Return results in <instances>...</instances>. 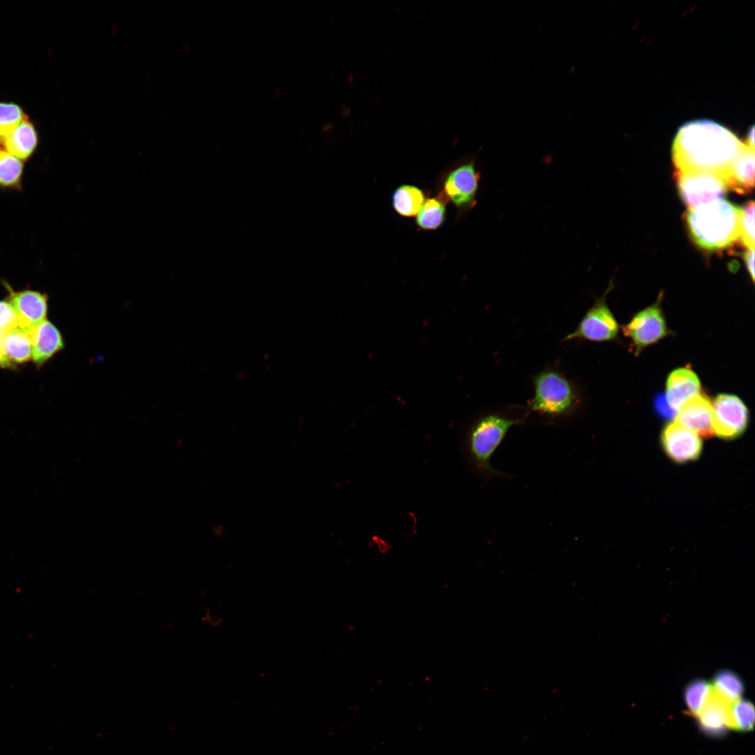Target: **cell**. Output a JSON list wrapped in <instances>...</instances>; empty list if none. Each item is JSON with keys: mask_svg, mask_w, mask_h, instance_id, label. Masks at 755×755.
Returning <instances> with one entry per match:
<instances>
[{"mask_svg": "<svg viewBox=\"0 0 755 755\" xmlns=\"http://www.w3.org/2000/svg\"><path fill=\"white\" fill-rule=\"evenodd\" d=\"M745 143L727 127L710 120L686 122L672 144L676 173L708 172L723 177Z\"/></svg>", "mask_w": 755, "mask_h": 755, "instance_id": "6da1fadb", "label": "cell"}, {"mask_svg": "<svg viewBox=\"0 0 755 755\" xmlns=\"http://www.w3.org/2000/svg\"><path fill=\"white\" fill-rule=\"evenodd\" d=\"M741 208L723 199L688 209L684 222L693 243L707 252L732 246L740 238Z\"/></svg>", "mask_w": 755, "mask_h": 755, "instance_id": "7a4b0ae2", "label": "cell"}, {"mask_svg": "<svg viewBox=\"0 0 755 755\" xmlns=\"http://www.w3.org/2000/svg\"><path fill=\"white\" fill-rule=\"evenodd\" d=\"M533 398L529 409L550 419L572 416L582 402L576 384L559 369L547 368L532 378Z\"/></svg>", "mask_w": 755, "mask_h": 755, "instance_id": "3957f363", "label": "cell"}, {"mask_svg": "<svg viewBox=\"0 0 755 755\" xmlns=\"http://www.w3.org/2000/svg\"><path fill=\"white\" fill-rule=\"evenodd\" d=\"M522 423L520 418L499 412L483 415L473 423L466 435V447L476 470L490 477L503 474L493 468L491 459L510 428Z\"/></svg>", "mask_w": 755, "mask_h": 755, "instance_id": "277c9868", "label": "cell"}, {"mask_svg": "<svg viewBox=\"0 0 755 755\" xmlns=\"http://www.w3.org/2000/svg\"><path fill=\"white\" fill-rule=\"evenodd\" d=\"M662 296L661 292L654 303L637 312L628 323L621 326L623 333L632 342L635 356L672 333L661 306Z\"/></svg>", "mask_w": 755, "mask_h": 755, "instance_id": "5b68a950", "label": "cell"}, {"mask_svg": "<svg viewBox=\"0 0 755 755\" xmlns=\"http://www.w3.org/2000/svg\"><path fill=\"white\" fill-rule=\"evenodd\" d=\"M612 286L610 284L604 294L595 301L577 327L563 338V341L608 342L617 338L619 324L606 302V296Z\"/></svg>", "mask_w": 755, "mask_h": 755, "instance_id": "8992f818", "label": "cell"}, {"mask_svg": "<svg viewBox=\"0 0 755 755\" xmlns=\"http://www.w3.org/2000/svg\"><path fill=\"white\" fill-rule=\"evenodd\" d=\"M679 195L689 209L722 199L728 190L720 175L708 172H675Z\"/></svg>", "mask_w": 755, "mask_h": 755, "instance_id": "52a82bcc", "label": "cell"}, {"mask_svg": "<svg viewBox=\"0 0 755 755\" xmlns=\"http://www.w3.org/2000/svg\"><path fill=\"white\" fill-rule=\"evenodd\" d=\"M713 430L719 438L732 440L746 431L749 419V410L737 396L719 394L713 401Z\"/></svg>", "mask_w": 755, "mask_h": 755, "instance_id": "ba28073f", "label": "cell"}, {"mask_svg": "<svg viewBox=\"0 0 755 755\" xmlns=\"http://www.w3.org/2000/svg\"><path fill=\"white\" fill-rule=\"evenodd\" d=\"M660 440L666 456L679 464L698 459L703 450L700 436L675 421L665 426Z\"/></svg>", "mask_w": 755, "mask_h": 755, "instance_id": "9c48e42d", "label": "cell"}, {"mask_svg": "<svg viewBox=\"0 0 755 755\" xmlns=\"http://www.w3.org/2000/svg\"><path fill=\"white\" fill-rule=\"evenodd\" d=\"M480 180L475 161L469 159L449 172L443 182V192L456 207L468 208L475 204Z\"/></svg>", "mask_w": 755, "mask_h": 755, "instance_id": "30bf717a", "label": "cell"}, {"mask_svg": "<svg viewBox=\"0 0 755 755\" xmlns=\"http://www.w3.org/2000/svg\"><path fill=\"white\" fill-rule=\"evenodd\" d=\"M8 301L13 305L18 318V328L29 329L45 321L48 312V296L40 292L25 289L13 290L8 284Z\"/></svg>", "mask_w": 755, "mask_h": 755, "instance_id": "8fae6325", "label": "cell"}, {"mask_svg": "<svg viewBox=\"0 0 755 755\" xmlns=\"http://www.w3.org/2000/svg\"><path fill=\"white\" fill-rule=\"evenodd\" d=\"M675 422L704 438L714 435L713 409L710 398L699 393L685 401L677 410Z\"/></svg>", "mask_w": 755, "mask_h": 755, "instance_id": "7c38bea8", "label": "cell"}, {"mask_svg": "<svg viewBox=\"0 0 755 755\" xmlns=\"http://www.w3.org/2000/svg\"><path fill=\"white\" fill-rule=\"evenodd\" d=\"M731 704L712 689L705 704L696 716L700 729L705 735L717 738L724 736L728 729H733Z\"/></svg>", "mask_w": 755, "mask_h": 755, "instance_id": "4fadbf2b", "label": "cell"}, {"mask_svg": "<svg viewBox=\"0 0 755 755\" xmlns=\"http://www.w3.org/2000/svg\"><path fill=\"white\" fill-rule=\"evenodd\" d=\"M27 329L32 345L31 360L37 368H41L64 347L61 332L48 319Z\"/></svg>", "mask_w": 755, "mask_h": 755, "instance_id": "5bb4252c", "label": "cell"}, {"mask_svg": "<svg viewBox=\"0 0 755 755\" xmlns=\"http://www.w3.org/2000/svg\"><path fill=\"white\" fill-rule=\"evenodd\" d=\"M754 148L745 142L740 152L724 176L728 189L749 194L754 187Z\"/></svg>", "mask_w": 755, "mask_h": 755, "instance_id": "9a60e30c", "label": "cell"}, {"mask_svg": "<svg viewBox=\"0 0 755 755\" xmlns=\"http://www.w3.org/2000/svg\"><path fill=\"white\" fill-rule=\"evenodd\" d=\"M700 382L688 366L673 371L667 378L666 398L669 406L677 412L688 399L700 391Z\"/></svg>", "mask_w": 755, "mask_h": 755, "instance_id": "2e32d148", "label": "cell"}, {"mask_svg": "<svg viewBox=\"0 0 755 755\" xmlns=\"http://www.w3.org/2000/svg\"><path fill=\"white\" fill-rule=\"evenodd\" d=\"M38 141L36 129L33 123L26 117L1 143L4 150L23 161L33 154Z\"/></svg>", "mask_w": 755, "mask_h": 755, "instance_id": "e0dca14e", "label": "cell"}, {"mask_svg": "<svg viewBox=\"0 0 755 755\" xmlns=\"http://www.w3.org/2000/svg\"><path fill=\"white\" fill-rule=\"evenodd\" d=\"M3 340L6 355L15 368L31 360L32 345L27 329L17 328L3 336Z\"/></svg>", "mask_w": 755, "mask_h": 755, "instance_id": "ac0fdd59", "label": "cell"}, {"mask_svg": "<svg viewBox=\"0 0 755 755\" xmlns=\"http://www.w3.org/2000/svg\"><path fill=\"white\" fill-rule=\"evenodd\" d=\"M424 201V193L415 185H402L392 194L393 208L403 217L416 216Z\"/></svg>", "mask_w": 755, "mask_h": 755, "instance_id": "d6986e66", "label": "cell"}, {"mask_svg": "<svg viewBox=\"0 0 755 755\" xmlns=\"http://www.w3.org/2000/svg\"><path fill=\"white\" fill-rule=\"evenodd\" d=\"M446 208L442 199L436 197L425 200L416 215V224L424 230L440 227L445 218Z\"/></svg>", "mask_w": 755, "mask_h": 755, "instance_id": "ffe728a7", "label": "cell"}, {"mask_svg": "<svg viewBox=\"0 0 755 755\" xmlns=\"http://www.w3.org/2000/svg\"><path fill=\"white\" fill-rule=\"evenodd\" d=\"M23 161L0 148V187L17 188L21 185Z\"/></svg>", "mask_w": 755, "mask_h": 755, "instance_id": "44dd1931", "label": "cell"}, {"mask_svg": "<svg viewBox=\"0 0 755 755\" xmlns=\"http://www.w3.org/2000/svg\"><path fill=\"white\" fill-rule=\"evenodd\" d=\"M714 691L730 703L740 699L744 687L740 679L733 673L722 671L714 680Z\"/></svg>", "mask_w": 755, "mask_h": 755, "instance_id": "7402d4cb", "label": "cell"}, {"mask_svg": "<svg viewBox=\"0 0 755 755\" xmlns=\"http://www.w3.org/2000/svg\"><path fill=\"white\" fill-rule=\"evenodd\" d=\"M712 688L706 682L695 680L688 684L684 691V701L689 713L697 716L705 704Z\"/></svg>", "mask_w": 755, "mask_h": 755, "instance_id": "603a6c76", "label": "cell"}, {"mask_svg": "<svg viewBox=\"0 0 755 755\" xmlns=\"http://www.w3.org/2000/svg\"><path fill=\"white\" fill-rule=\"evenodd\" d=\"M27 117L22 108L12 102H0V142Z\"/></svg>", "mask_w": 755, "mask_h": 755, "instance_id": "cb8c5ba5", "label": "cell"}, {"mask_svg": "<svg viewBox=\"0 0 755 755\" xmlns=\"http://www.w3.org/2000/svg\"><path fill=\"white\" fill-rule=\"evenodd\" d=\"M731 717L733 728L747 732L754 726V707L747 700L739 699L731 704Z\"/></svg>", "mask_w": 755, "mask_h": 755, "instance_id": "d4e9b609", "label": "cell"}, {"mask_svg": "<svg viewBox=\"0 0 755 755\" xmlns=\"http://www.w3.org/2000/svg\"><path fill=\"white\" fill-rule=\"evenodd\" d=\"M740 208L739 240L746 249H754V202L749 201Z\"/></svg>", "mask_w": 755, "mask_h": 755, "instance_id": "484cf974", "label": "cell"}, {"mask_svg": "<svg viewBox=\"0 0 755 755\" xmlns=\"http://www.w3.org/2000/svg\"><path fill=\"white\" fill-rule=\"evenodd\" d=\"M18 328L17 315L10 303L0 301V335L4 336Z\"/></svg>", "mask_w": 755, "mask_h": 755, "instance_id": "4316f807", "label": "cell"}, {"mask_svg": "<svg viewBox=\"0 0 755 755\" xmlns=\"http://www.w3.org/2000/svg\"><path fill=\"white\" fill-rule=\"evenodd\" d=\"M653 405L655 412L661 419H671L675 416L676 411L669 406L666 396L661 393L655 396Z\"/></svg>", "mask_w": 755, "mask_h": 755, "instance_id": "83f0119b", "label": "cell"}, {"mask_svg": "<svg viewBox=\"0 0 755 755\" xmlns=\"http://www.w3.org/2000/svg\"><path fill=\"white\" fill-rule=\"evenodd\" d=\"M744 261L752 281L754 280V249H746L743 253Z\"/></svg>", "mask_w": 755, "mask_h": 755, "instance_id": "f1b7e54d", "label": "cell"}, {"mask_svg": "<svg viewBox=\"0 0 755 755\" xmlns=\"http://www.w3.org/2000/svg\"><path fill=\"white\" fill-rule=\"evenodd\" d=\"M0 368L5 369H15V368L8 361L4 350L3 336L0 335Z\"/></svg>", "mask_w": 755, "mask_h": 755, "instance_id": "f546056e", "label": "cell"}, {"mask_svg": "<svg viewBox=\"0 0 755 755\" xmlns=\"http://www.w3.org/2000/svg\"><path fill=\"white\" fill-rule=\"evenodd\" d=\"M745 143L748 145H749V146H751L752 148H754V126H752V128L749 130V132H748L747 137V139L745 141Z\"/></svg>", "mask_w": 755, "mask_h": 755, "instance_id": "4dcf8cb0", "label": "cell"}]
</instances>
